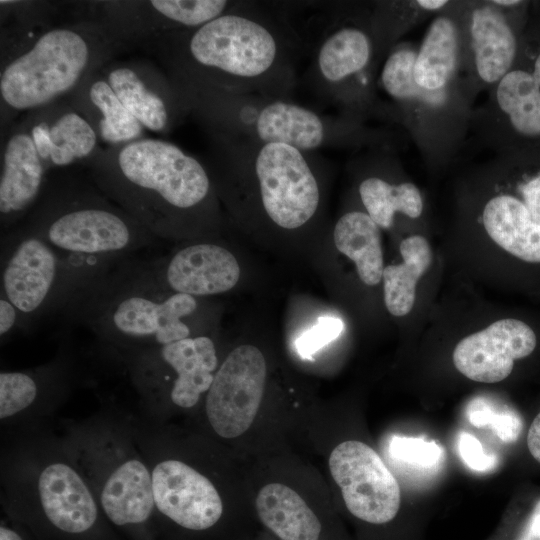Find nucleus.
<instances>
[{
	"label": "nucleus",
	"mask_w": 540,
	"mask_h": 540,
	"mask_svg": "<svg viewBox=\"0 0 540 540\" xmlns=\"http://www.w3.org/2000/svg\"><path fill=\"white\" fill-rule=\"evenodd\" d=\"M151 471L159 540H253L248 461L183 424L133 416Z\"/></svg>",
	"instance_id": "nucleus-1"
},
{
	"label": "nucleus",
	"mask_w": 540,
	"mask_h": 540,
	"mask_svg": "<svg viewBox=\"0 0 540 540\" xmlns=\"http://www.w3.org/2000/svg\"><path fill=\"white\" fill-rule=\"evenodd\" d=\"M298 43L282 16L260 4L235 2L222 15L181 36L182 92L287 98L295 84Z\"/></svg>",
	"instance_id": "nucleus-2"
},
{
	"label": "nucleus",
	"mask_w": 540,
	"mask_h": 540,
	"mask_svg": "<svg viewBox=\"0 0 540 540\" xmlns=\"http://www.w3.org/2000/svg\"><path fill=\"white\" fill-rule=\"evenodd\" d=\"M0 469L3 514L38 540H125L50 427L7 434Z\"/></svg>",
	"instance_id": "nucleus-3"
},
{
	"label": "nucleus",
	"mask_w": 540,
	"mask_h": 540,
	"mask_svg": "<svg viewBox=\"0 0 540 540\" xmlns=\"http://www.w3.org/2000/svg\"><path fill=\"white\" fill-rule=\"evenodd\" d=\"M97 179L156 237L191 235L215 223V190L207 169L171 142H129L112 163L98 169Z\"/></svg>",
	"instance_id": "nucleus-4"
},
{
	"label": "nucleus",
	"mask_w": 540,
	"mask_h": 540,
	"mask_svg": "<svg viewBox=\"0 0 540 540\" xmlns=\"http://www.w3.org/2000/svg\"><path fill=\"white\" fill-rule=\"evenodd\" d=\"M63 310L117 357L201 335L191 323L199 298L170 290L132 258L82 287Z\"/></svg>",
	"instance_id": "nucleus-5"
},
{
	"label": "nucleus",
	"mask_w": 540,
	"mask_h": 540,
	"mask_svg": "<svg viewBox=\"0 0 540 540\" xmlns=\"http://www.w3.org/2000/svg\"><path fill=\"white\" fill-rule=\"evenodd\" d=\"M61 428L67 453L114 530L125 540H159L151 471L133 415L104 409Z\"/></svg>",
	"instance_id": "nucleus-6"
},
{
	"label": "nucleus",
	"mask_w": 540,
	"mask_h": 540,
	"mask_svg": "<svg viewBox=\"0 0 540 540\" xmlns=\"http://www.w3.org/2000/svg\"><path fill=\"white\" fill-rule=\"evenodd\" d=\"M269 365L263 351L240 344L221 358L199 412L185 425L248 461L288 445L307 409L267 403Z\"/></svg>",
	"instance_id": "nucleus-7"
},
{
	"label": "nucleus",
	"mask_w": 540,
	"mask_h": 540,
	"mask_svg": "<svg viewBox=\"0 0 540 540\" xmlns=\"http://www.w3.org/2000/svg\"><path fill=\"white\" fill-rule=\"evenodd\" d=\"M22 226L48 242L87 284L157 242L127 212L72 186L43 191Z\"/></svg>",
	"instance_id": "nucleus-8"
},
{
	"label": "nucleus",
	"mask_w": 540,
	"mask_h": 540,
	"mask_svg": "<svg viewBox=\"0 0 540 540\" xmlns=\"http://www.w3.org/2000/svg\"><path fill=\"white\" fill-rule=\"evenodd\" d=\"M219 157L242 215L292 231L317 216L321 189L312 153L282 143L216 135Z\"/></svg>",
	"instance_id": "nucleus-9"
},
{
	"label": "nucleus",
	"mask_w": 540,
	"mask_h": 540,
	"mask_svg": "<svg viewBox=\"0 0 540 540\" xmlns=\"http://www.w3.org/2000/svg\"><path fill=\"white\" fill-rule=\"evenodd\" d=\"M247 472L260 529L278 540H350L323 474L290 446L249 460Z\"/></svg>",
	"instance_id": "nucleus-10"
},
{
	"label": "nucleus",
	"mask_w": 540,
	"mask_h": 540,
	"mask_svg": "<svg viewBox=\"0 0 540 540\" xmlns=\"http://www.w3.org/2000/svg\"><path fill=\"white\" fill-rule=\"evenodd\" d=\"M118 357L138 395L141 417L155 423L190 421L221 361L215 339L207 334Z\"/></svg>",
	"instance_id": "nucleus-11"
},
{
	"label": "nucleus",
	"mask_w": 540,
	"mask_h": 540,
	"mask_svg": "<svg viewBox=\"0 0 540 540\" xmlns=\"http://www.w3.org/2000/svg\"><path fill=\"white\" fill-rule=\"evenodd\" d=\"M319 455L331 494H338L339 514L346 513L363 532V540H386L401 511L399 483L373 447L359 439L330 440L301 420L297 431Z\"/></svg>",
	"instance_id": "nucleus-12"
},
{
	"label": "nucleus",
	"mask_w": 540,
	"mask_h": 540,
	"mask_svg": "<svg viewBox=\"0 0 540 540\" xmlns=\"http://www.w3.org/2000/svg\"><path fill=\"white\" fill-rule=\"evenodd\" d=\"M87 283L48 242L24 226L1 238V295L20 311L24 328L64 309Z\"/></svg>",
	"instance_id": "nucleus-13"
},
{
	"label": "nucleus",
	"mask_w": 540,
	"mask_h": 540,
	"mask_svg": "<svg viewBox=\"0 0 540 540\" xmlns=\"http://www.w3.org/2000/svg\"><path fill=\"white\" fill-rule=\"evenodd\" d=\"M94 52L93 42L84 32L61 27L46 31L2 68V100L15 110L50 103L79 83Z\"/></svg>",
	"instance_id": "nucleus-14"
},
{
	"label": "nucleus",
	"mask_w": 540,
	"mask_h": 540,
	"mask_svg": "<svg viewBox=\"0 0 540 540\" xmlns=\"http://www.w3.org/2000/svg\"><path fill=\"white\" fill-rule=\"evenodd\" d=\"M345 124L290 101L264 95H243L233 102L228 133L233 138L282 143L312 153L342 143Z\"/></svg>",
	"instance_id": "nucleus-15"
},
{
	"label": "nucleus",
	"mask_w": 540,
	"mask_h": 540,
	"mask_svg": "<svg viewBox=\"0 0 540 540\" xmlns=\"http://www.w3.org/2000/svg\"><path fill=\"white\" fill-rule=\"evenodd\" d=\"M77 381L72 352L62 346L47 363L0 373V420L7 434L49 427Z\"/></svg>",
	"instance_id": "nucleus-16"
},
{
	"label": "nucleus",
	"mask_w": 540,
	"mask_h": 540,
	"mask_svg": "<svg viewBox=\"0 0 540 540\" xmlns=\"http://www.w3.org/2000/svg\"><path fill=\"white\" fill-rule=\"evenodd\" d=\"M145 264L162 285L197 298L228 292L240 278V266L233 253L212 242L189 243Z\"/></svg>",
	"instance_id": "nucleus-17"
},
{
	"label": "nucleus",
	"mask_w": 540,
	"mask_h": 540,
	"mask_svg": "<svg viewBox=\"0 0 540 540\" xmlns=\"http://www.w3.org/2000/svg\"><path fill=\"white\" fill-rule=\"evenodd\" d=\"M536 341L534 331L526 323L501 319L463 338L453 351V363L470 380L500 382L511 374L515 360L534 351Z\"/></svg>",
	"instance_id": "nucleus-18"
},
{
	"label": "nucleus",
	"mask_w": 540,
	"mask_h": 540,
	"mask_svg": "<svg viewBox=\"0 0 540 540\" xmlns=\"http://www.w3.org/2000/svg\"><path fill=\"white\" fill-rule=\"evenodd\" d=\"M372 56L373 42L364 28L332 23L317 46L314 61L317 84L325 94L346 102L350 84L360 81Z\"/></svg>",
	"instance_id": "nucleus-19"
},
{
	"label": "nucleus",
	"mask_w": 540,
	"mask_h": 540,
	"mask_svg": "<svg viewBox=\"0 0 540 540\" xmlns=\"http://www.w3.org/2000/svg\"><path fill=\"white\" fill-rule=\"evenodd\" d=\"M46 166L30 133L12 134L6 142L0 178L1 228L6 232L39 200Z\"/></svg>",
	"instance_id": "nucleus-20"
},
{
	"label": "nucleus",
	"mask_w": 540,
	"mask_h": 540,
	"mask_svg": "<svg viewBox=\"0 0 540 540\" xmlns=\"http://www.w3.org/2000/svg\"><path fill=\"white\" fill-rule=\"evenodd\" d=\"M477 76L497 84L511 69L517 54V38L511 25L493 4L474 9L469 25Z\"/></svg>",
	"instance_id": "nucleus-21"
},
{
	"label": "nucleus",
	"mask_w": 540,
	"mask_h": 540,
	"mask_svg": "<svg viewBox=\"0 0 540 540\" xmlns=\"http://www.w3.org/2000/svg\"><path fill=\"white\" fill-rule=\"evenodd\" d=\"M483 225L490 238L513 256L540 263V225L520 198L497 195L485 205Z\"/></svg>",
	"instance_id": "nucleus-22"
},
{
	"label": "nucleus",
	"mask_w": 540,
	"mask_h": 540,
	"mask_svg": "<svg viewBox=\"0 0 540 540\" xmlns=\"http://www.w3.org/2000/svg\"><path fill=\"white\" fill-rule=\"evenodd\" d=\"M30 135L43 163L67 166L92 153L97 135L90 123L76 112H65L53 122H39Z\"/></svg>",
	"instance_id": "nucleus-23"
},
{
	"label": "nucleus",
	"mask_w": 540,
	"mask_h": 540,
	"mask_svg": "<svg viewBox=\"0 0 540 540\" xmlns=\"http://www.w3.org/2000/svg\"><path fill=\"white\" fill-rule=\"evenodd\" d=\"M333 241L337 250L355 263L364 284L374 286L382 280L380 227L367 213L350 211L343 214L334 226Z\"/></svg>",
	"instance_id": "nucleus-24"
},
{
	"label": "nucleus",
	"mask_w": 540,
	"mask_h": 540,
	"mask_svg": "<svg viewBox=\"0 0 540 540\" xmlns=\"http://www.w3.org/2000/svg\"><path fill=\"white\" fill-rule=\"evenodd\" d=\"M458 30L447 16L435 18L416 53L414 78L419 87L442 92L457 64Z\"/></svg>",
	"instance_id": "nucleus-25"
},
{
	"label": "nucleus",
	"mask_w": 540,
	"mask_h": 540,
	"mask_svg": "<svg viewBox=\"0 0 540 540\" xmlns=\"http://www.w3.org/2000/svg\"><path fill=\"white\" fill-rule=\"evenodd\" d=\"M399 249L403 262L384 267L382 279L386 308L401 317L411 311L417 281L430 266L432 255L427 240L420 235L402 240Z\"/></svg>",
	"instance_id": "nucleus-26"
},
{
	"label": "nucleus",
	"mask_w": 540,
	"mask_h": 540,
	"mask_svg": "<svg viewBox=\"0 0 540 540\" xmlns=\"http://www.w3.org/2000/svg\"><path fill=\"white\" fill-rule=\"evenodd\" d=\"M495 96L498 107L519 135L540 137V86L530 70L511 69L496 84Z\"/></svg>",
	"instance_id": "nucleus-27"
},
{
	"label": "nucleus",
	"mask_w": 540,
	"mask_h": 540,
	"mask_svg": "<svg viewBox=\"0 0 540 540\" xmlns=\"http://www.w3.org/2000/svg\"><path fill=\"white\" fill-rule=\"evenodd\" d=\"M358 191L366 213L380 228H390L396 213L417 218L423 210L421 193L410 182L392 184L370 176L359 184Z\"/></svg>",
	"instance_id": "nucleus-28"
},
{
	"label": "nucleus",
	"mask_w": 540,
	"mask_h": 540,
	"mask_svg": "<svg viewBox=\"0 0 540 540\" xmlns=\"http://www.w3.org/2000/svg\"><path fill=\"white\" fill-rule=\"evenodd\" d=\"M107 82L125 108L152 131H163L169 124L170 114L165 99L152 90L132 67L111 69Z\"/></svg>",
	"instance_id": "nucleus-29"
},
{
	"label": "nucleus",
	"mask_w": 540,
	"mask_h": 540,
	"mask_svg": "<svg viewBox=\"0 0 540 540\" xmlns=\"http://www.w3.org/2000/svg\"><path fill=\"white\" fill-rule=\"evenodd\" d=\"M88 96L101 116L98 129L102 140L112 144L138 140L143 126L125 108L107 81L99 79L91 83Z\"/></svg>",
	"instance_id": "nucleus-30"
},
{
	"label": "nucleus",
	"mask_w": 540,
	"mask_h": 540,
	"mask_svg": "<svg viewBox=\"0 0 540 540\" xmlns=\"http://www.w3.org/2000/svg\"><path fill=\"white\" fill-rule=\"evenodd\" d=\"M417 51L400 47L389 54L381 72L385 92L396 100L419 99L428 104H439L442 92H430L419 87L414 78Z\"/></svg>",
	"instance_id": "nucleus-31"
},
{
	"label": "nucleus",
	"mask_w": 540,
	"mask_h": 540,
	"mask_svg": "<svg viewBox=\"0 0 540 540\" xmlns=\"http://www.w3.org/2000/svg\"><path fill=\"white\" fill-rule=\"evenodd\" d=\"M149 3L165 20L177 28H181L183 35H185L222 15L235 2L225 0H153Z\"/></svg>",
	"instance_id": "nucleus-32"
},
{
	"label": "nucleus",
	"mask_w": 540,
	"mask_h": 540,
	"mask_svg": "<svg viewBox=\"0 0 540 540\" xmlns=\"http://www.w3.org/2000/svg\"><path fill=\"white\" fill-rule=\"evenodd\" d=\"M387 456L402 467L430 472L442 463L444 450L436 442L421 437L392 435L387 442Z\"/></svg>",
	"instance_id": "nucleus-33"
},
{
	"label": "nucleus",
	"mask_w": 540,
	"mask_h": 540,
	"mask_svg": "<svg viewBox=\"0 0 540 540\" xmlns=\"http://www.w3.org/2000/svg\"><path fill=\"white\" fill-rule=\"evenodd\" d=\"M466 416L475 427H488L503 442L518 439L523 428L519 413L510 408H497L482 398L474 399L466 409Z\"/></svg>",
	"instance_id": "nucleus-34"
},
{
	"label": "nucleus",
	"mask_w": 540,
	"mask_h": 540,
	"mask_svg": "<svg viewBox=\"0 0 540 540\" xmlns=\"http://www.w3.org/2000/svg\"><path fill=\"white\" fill-rule=\"evenodd\" d=\"M344 328L339 318L323 316L316 324L301 334L295 341V348L299 356L304 359L311 358L317 351L335 340Z\"/></svg>",
	"instance_id": "nucleus-35"
},
{
	"label": "nucleus",
	"mask_w": 540,
	"mask_h": 540,
	"mask_svg": "<svg viewBox=\"0 0 540 540\" xmlns=\"http://www.w3.org/2000/svg\"><path fill=\"white\" fill-rule=\"evenodd\" d=\"M457 447L462 461L473 471L489 472L498 464L497 457L494 454H487L481 442L468 432L459 434Z\"/></svg>",
	"instance_id": "nucleus-36"
},
{
	"label": "nucleus",
	"mask_w": 540,
	"mask_h": 540,
	"mask_svg": "<svg viewBox=\"0 0 540 540\" xmlns=\"http://www.w3.org/2000/svg\"><path fill=\"white\" fill-rule=\"evenodd\" d=\"M518 192L520 200L534 221L540 225V172L524 178L518 185Z\"/></svg>",
	"instance_id": "nucleus-37"
},
{
	"label": "nucleus",
	"mask_w": 540,
	"mask_h": 540,
	"mask_svg": "<svg viewBox=\"0 0 540 540\" xmlns=\"http://www.w3.org/2000/svg\"><path fill=\"white\" fill-rule=\"evenodd\" d=\"M25 330L20 311L5 296L0 297V337L4 343L14 333Z\"/></svg>",
	"instance_id": "nucleus-38"
},
{
	"label": "nucleus",
	"mask_w": 540,
	"mask_h": 540,
	"mask_svg": "<svg viewBox=\"0 0 540 540\" xmlns=\"http://www.w3.org/2000/svg\"><path fill=\"white\" fill-rule=\"evenodd\" d=\"M0 540H38L25 526L5 516L0 522Z\"/></svg>",
	"instance_id": "nucleus-39"
},
{
	"label": "nucleus",
	"mask_w": 540,
	"mask_h": 540,
	"mask_svg": "<svg viewBox=\"0 0 540 540\" xmlns=\"http://www.w3.org/2000/svg\"><path fill=\"white\" fill-rule=\"evenodd\" d=\"M527 447L532 457L540 463V412L536 415L528 430Z\"/></svg>",
	"instance_id": "nucleus-40"
},
{
	"label": "nucleus",
	"mask_w": 540,
	"mask_h": 540,
	"mask_svg": "<svg viewBox=\"0 0 540 540\" xmlns=\"http://www.w3.org/2000/svg\"><path fill=\"white\" fill-rule=\"evenodd\" d=\"M416 4L425 10H439L446 6L448 2L446 0H418Z\"/></svg>",
	"instance_id": "nucleus-41"
},
{
	"label": "nucleus",
	"mask_w": 540,
	"mask_h": 540,
	"mask_svg": "<svg viewBox=\"0 0 540 540\" xmlns=\"http://www.w3.org/2000/svg\"><path fill=\"white\" fill-rule=\"evenodd\" d=\"M530 72L532 73L537 84L540 86V52L537 54L533 63V68L530 70Z\"/></svg>",
	"instance_id": "nucleus-42"
},
{
	"label": "nucleus",
	"mask_w": 540,
	"mask_h": 540,
	"mask_svg": "<svg viewBox=\"0 0 540 540\" xmlns=\"http://www.w3.org/2000/svg\"><path fill=\"white\" fill-rule=\"evenodd\" d=\"M495 6L500 7H513L520 5L522 2L518 0H495L491 2Z\"/></svg>",
	"instance_id": "nucleus-43"
},
{
	"label": "nucleus",
	"mask_w": 540,
	"mask_h": 540,
	"mask_svg": "<svg viewBox=\"0 0 540 540\" xmlns=\"http://www.w3.org/2000/svg\"><path fill=\"white\" fill-rule=\"evenodd\" d=\"M253 540H278L270 533L266 532L265 530L260 529L259 532L256 534V536L253 538Z\"/></svg>",
	"instance_id": "nucleus-44"
}]
</instances>
